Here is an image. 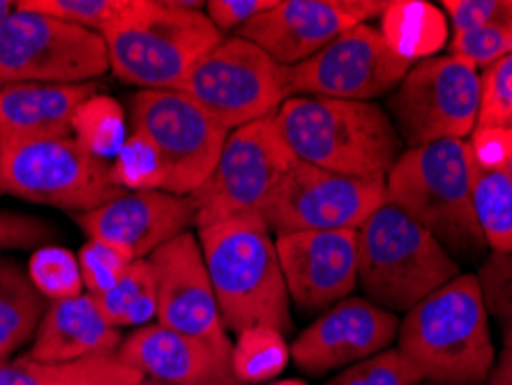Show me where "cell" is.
<instances>
[{"label": "cell", "instance_id": "6da1fadb", "mask_svg": "<svg viewBox=\"0 0 512 385\" xmlns=\"http://www.w3.org/2000/svg\"><path fill=\"white\" fill-rule=\"evenodd\" d=\"M395 349L423 383H487L499 353L478 277L459 275L409 309L399 323Z\"/></svg>", "mask_w": 512, "mask_h": 385}, {"label": "cell", "instance_id": "7a4b0ae2", "mask_svg": "<svg viewBox=\"0 0 512 385\" xmlns=\"http://www.w3.org/2000/svg\"><path fill=\"white\" fill-rule=\"evenodd\" d=\"M275 123L296 160L344 176L386 180L404 146L374 102L296 95L277 109Z\"/></svg>", "mask_w": 512, "mask_h": 385}, {"label": "cell", "instance_id": "3957f363", "mask_svg": "<svg viewBox=\"0 0 512 385\" xmlns=\"http://www.w3.org/2000/svg\"><path fill=\"white\" fill-rule=\"evenodd\" d=\"M224 326L238 335L252 326L291 332L286 291L275 238L259 217L203 226L197 233Z\"/></svg>", "mask_w": 512, "mask_h": 385}, {"label": "cell", "instance_id": "277c9868", "mask_svg": "<svg viewBox=\"0 0 512 385\" xmlns=\"http://www.w3.org/2000/svg\"><path fill=\"white\" fill-rule=\"evenodd\" d=\"M206 3L134 0L104 33L111 72L139 90H178L192 67L224 40L203 12Z\"/></svg>", "mask_w": 512, "mask_h": 385}, {"label": "cell", "instance_id": "5b68a950", "mask_svg": "<svg viewBox=\"0 0 512 385\" xmlns=\"http://www.w3.org/2000/svg\"><path fill=\"white\" fill-rule=\"evenodd\" d=\"M459 275L439 238L390 203L358 229V284L388 312L406 314Z\"/></svg>", "mask_w": 512, "mask_h": 385}, {"label": "cell", "instance_id": "8992f818", "mask_svg": "<svg viewBox=\"0 0 512 385\" xmlns=\"http://www.w3.org/2000/svg\"><path fill=\"white\" fill-rule=\"evenodd\" d=\"M386 203L432 231L448 252L487 247L473 210L466 141L446 139L402 150L386 176Z\"/></svg>", "mask_w": 512, "mask_h": 385}, {"label": "cell", "instance_id": "52a82bcc", "mask_svg": "<svg viewBox=\"0 0 512 385\" xmlns=\"http://www.w3.org/2000/svg\"><path fill=\"white\" fill-rule=\"evenodd\" d=\"M296 157L286 146L275 116L231 130L213 173L197 192L187 196L194 208V226L259 217Z\"/></svg>", "mask_w": 512, "mask_h": 385}, {"label": "cell", "instance_id": "ba28073f", "mask_svg": "<svg viewBox=\"0 0 512 385\" xmlns=\"http://www.w3.org/2000/svg\"><path fill=\"white\" fill-rule=\"evenodd\" d=\"M3 194L81 215L116 199L123 190L111 164L88 155L72 137L0 141Z\"/></svg>", "mask_w": 512, "mask_h": 385}, {"label": "cell", "instance_id": "9c48e42d", "mask_svg": "<svg viewBox=\"0 0 512 385\" xmlns=\"http://www.w3.org/2000/svg\"><path fill=\"white\" fill-rule=\"evenodd\" d=\"M109 70V47L100 33L30 10L21 0L0 26L3 83L79 86Z\"/></svg>", "mask_w": 512, "mask_h": 385}, {"label": "cell", "instance_id": "30bf717a", "mask_svg": "<svg viewBox=\"0 0 512 385\" xmlns=\"http://www.w3.org/2000/svg\"><path fill=\"white\" fill-rule=\"evenodd\" d=\"M483 81L464 58L439 54L420 60L390 93L388 109L406 148L434 141H466L476 132Z\"/></svg>", "mask_w": 512, "mask_h": 385}, {"label": "cell", "instance_id": "8fae6325", "mask_svg": "<svg viewBox=\"0 0 512 385\" xmlns=\"http://www.w3.org/2000/svg\"><path fill=\"white\" fill-rule=\"evenodd\" d=\"M130 130L146 137L164 164V192L190 196L220 160L229 130L180 90H137L130 97Z\"/></svg>", "mask_w": 512, "mask_h": 385}, {"label": "cell", "instance_id": "7c38bea8", "mask_svg": "<svg viewBox=\"0 0 512 385\" xmlns=\"http://www.w3.org/2000/svg\"><path fill=\"white\" fill-rule=\"evenodd\" d=\"M178 90L201 104L229 132L275 116L289 100L286 67L238 35L215 44Z\"/></svg>", "mask_w": 512, "mask_h": 385}, {"label": "cell", "instance_id": "4fadbf2b", "mask_svg": "<svg viewBox=\"0 0 512 385\" xmlns=\"http://www.w3.org/2000/svg\"><path fill=\"white\" fill-rule=\"evenodd\" d=\"M386 203V180L333 173L296 160L263 210L275 236L358 231Z\"/></svg>", "mask_w": 512, "mask_h": 385}, {"label": "cell", "instance_id": "5bb4252c", "mask_svg": "<svg viewBox=\"0 0 512 385\" xmlns=\"http://www.w3.org/2000/svg\"><path fill=\"white\" fill-rule=\"evenodd\" d=\"M411 67L413 63L390 49L379 28L358 24L305 63L286 67V90L289 97L372 102L393 93Z\"/></svg>", "mask_w": 512, "mask_h": 385}, {"label": "cell", "instance_id": "9a60e30c", "mask_svg": "<svg viewBox=\"0 0 512 385\" xmlns=\"http://www.w3.org/2000/svg\"><path fill=\"white\" fill-rule=\"evenodd\" d=\"M157 286L155 323L180 335L201 339L231 356L233 339L224 326L199 238L192 231L180 233L148 256Z\"/></svg>", "mask_w": 512, "mask_h": 385}, {"label": "cell", "instance_id": "2e32d148", "mask_svg": "<svg viewBox=\"0 0 512 385\" xmlns=\"http://www.w3.org/2000/svg\"><path fill=\"white\" fill-rule=\"evenodd\" d=\"M383 0H277L268 12L238 30L284 67L305 63L335 37L381 17Z\"/></svg>", "mask_w": 512, "mask_h": 385}, {"label": "cell", "instance_id": "e0dca14e", "mask_svg": "<svg viewBox=\"0 0 512 385\" xmlns=\"http://www.w3.org/2000/svg\"><path fill=\"white\" fill-rule=\"evenodd\" d=\"M291 303L326 312L358 286V231H298L275 236Z\"/></svg>", "mask_w": 512, "mask_h": 385}, {"label": "cell", "instance_id": "ac0fdd59", "mask_svg": "<svg viewBox=\"0 0 512 385\" xmlns=\"http://www.w3.org/2000/svg\"><path fill=\"white\" fill-rule=\"evenodd\" d=\"M399 321L370 298L349 296L326 309L291 344V360L307 374L346 369L390 349Z\"/></svg>", "mask_w": 512, "mask_h": 385}, {"label": "cell", "instance_id": "d6986e66", "mask_svg": "<svg viewBox=\"0 0 512 385\" xmlns=\"http://www.w3.org/2000/svg\"><path fill=\"white\" fill-rule=\"evenodd\" d=\"M74 222L88 238L141 261L194 226V208L187 196L164 190L123 192L90 213L74 215Z\"/></svg>", "mask_w": 512, "mask_h": 385}, {"label": "cell", "instance_id": "ffe728a7", "mask_svg": "<svg viewBox=\"0 0 512 385\" xmlns=\"http://www.w3.org/2000/svg\"><path fill=\"white\" fill-rule=\"evenodd\" d=\"M116 356L160 385H243L233 376L227 353L160 323L130 332Z\"/></svg>", "mask_w": 512, "mask_h": 385}, {"label": "cell", "instance_id": "44dd1931", "mask_svg": "<svg viewBox=\"0 0 512 385\" xmlns=\"http://www.w3.org/2000/svg\"><path fill=\"white\" fill-rule=\"evenodd\" d=\"M473 210L492 254H512V130L476 127L469 139Z\"/></svg>", "mask_w": 512, "mask_h": 385}, {"label": "cell", "instance_id": "7402d4cb", "mask_svg": "<svg viewBox=\"0 0 512 385\" xmlns=\"http://www.w3.org/2000/svg\"><path fill=\"white\" fill-rule=\"evenodd\" d=\"M123 339V332L104 319L95 298L84 293L79 298L49 303L24 358L37 362H77L116 356Z\"/></svg>", "mask_w": 512, "mask_h": 385}, {"label": "cell", "instance_id": "603a6c76", "mask_svg": "<svg viewBox=\"0 0 512 385\" xmlns=\"http://www.w3.org/2000/svg\"><path fill=\"white\" fill-rule=\"evenodd\" d=\"M95 83H5L0 90V141H37L72 137V118L90 97Z\"/></svg>", "mask_w": 512, "mask_h": 385}, {"label": "cell", "instance_id": "cb8c5ba5", "mask_svg": "<svg viewBox=\"0 0 512 385\" xmlns=\"http://www.w3.org/2000/svg\"><path fill=\"white\" fill-rule=\"evenodd\" d=\"M441 10L453 26L450 56L483 72L512 54V0H443Z\"/></svg>", "mask_w": 512, "mask_h": 385}, {"label": "cell", "instance_id": "d4e9b609", "mask_svg": "<svg viewBox=\"0 0 512 385\" xmlns=\"http://www.w3.org/2000/svg\"><path fill=\"white\" fill-rule=\"evenodd\" d=\"M376 28L381 30L390 49L413 65L439 56V51L450 42L446 12L423 0H390Z\"/></svg>", "mask_w": 512, "mask_h": 385}, {"label": "cell", "instance_id": "484cf974", "mask_svg": "<svg viewBox=\"0 0 512 385\" xmlns=\"http://www.w3.org/2000/svg\"><path fill=\"white\" fill-rule=\"evenodd\" d=\"M49 300L30 282L24 263L0 256V362L30 346Z\"/></svg>", "mask_w": 512, "mask_h": 385}, {"label": "cell", "instance_id": "4316f807", "mask_svg": "<svg viewBox=\"0 0 512 385\" xmlns=\"http://www.w3.org/2000/svg\"><path fill=\"white\" fill-rule=\"evenodd\" d=\"M143 381L139 369L118 356L77 362H37L28 358L0 362V385H132Z\"/></svg>", "mask_w": 512, "mask_h": 385}, {"label": "cell", "instance_id": "83f0119b", "mask_svg": "<svg viewBox=\"0 0 512 385\" xmlns=\"http://www.w3.org/2000/svg\"><path fill=\"white\" fill-rule=\"evenodd\" d=\"M130 137V118L111 95H93L72 118V139L88 155L111 164Z\"/></svg>", "mask_w": 512, "mask_h": 385}, {"label": "cell", "instance_id": "f1b7e54d", "mask_svg": "<svg viewBox=\"0 0 512 385\" xmlns=\"http://www.w3.org/2000/svg\"><path fill=\"white\" fill-rule=\"evenodd\" d=\"M114 328H143L157 316L155 273L148 259L134 261L127 273L102 296H93Z\"/></svg>", "mask_w": 512, "mask_h": 385}, {"label": "cell", "instance_id": "f546056e", "mask_svg": "<svg viewBox=\"0 0 512 385\" xmlns=\"http://www.w3.org/2000/svg\"><path fill=\"white\" fill-rule=\"evenodd\" d=\"M291 360L286 335L270 326H252L238 332L231 349V372L243 385L275 381Z\"/></svg>", "mask_w": 512, "mask_h": 385}, {"label": "cell", "instance_id": "4dcf8cb0", "mask_svg": "<svg viewBox=\"0 0 512 385\" xmlns=\"http://www.w3.org/2000/svg\"><path fill=\"white\" fill-rule=\"evenodd\" d=\"M28 277L35 289L49 303L84 296V277H81L79 256L72 249L60 245H47L35 249L28 259Z\"/></svg>", "mask_w": 512, "mask_h": 385}, {"label": "cell", "instance_id": "1f68e13d", "mask_svg": "<svg viewBox=\"0 0 512 385\" xmlns=\"http://www.w3.org/2000/svg\"><path fill=\"white\" fill-rule=\"evenodd\" d=\"M111 178L123 192L164 190L162 157L143 134L130 130L125 146L111 162Z\"/></svg>", "mask_w": 512, "mask_h": 385}, {"label": "cell", "instance_id": "d6a6232c", "mask_svg": "<svg viewBox=\"0 0 512 385\" xmlns=\"http://www.w3.org/2000/svg\"><path fill=\"white\" fill-rule=\"evenodd\" d=\"M30 10L104 35L134 7V0H21Z\"/></svg>", "mask_w": 512, "mask_h": 385}, {"label": "cell", "instance_id": "836d02e7", "mask_svg": "<svg viewBox=\"0 0 512 385\" xmlns=\"http://www.w3.org/2000/svg\"><path fill=\"white\" fill-rule=\"evenodd\" d=\"M476 277L487 314L501 330L503 349L512 351V254H489Z\"/></svg>", "mask_w": 512, "mask_h": 385}, {"label": "cell", "instance_id": "e575fe53", "mask_svg": "<svg viewBox=\"0 0 512 385\" xmlns=\"http://www.w3.org/2000/svg\"><path fill=\"white\" fill-rule=\"evenodd\" d=\"M423 383L416 369L409 365L397 349H386L372 358H365L356 365L342 369L326 385H413Z\"/></svg>", "mask_w": 512, "mask_h": 385}, {"label": "cell", "instance_id": "d590c367", "mask_svg": "<svg viewBox=\"0 0 512 385\" xmlns=\"http://www.w3.org/2000/svg\"><path fill=\"white\" fill-rule=\"evenodd\" d=\"M79 266L84 277V289L90 296H102L111 286L118 284V279L132 266V259L118 247L102 243V240L88 238L84 247L79 249Z\"/></svg>", "mask_w": 512, "mask_h": 385}, {"label": "cell", "instance_id": "8d00e7d4", "mask_svg": "<svg viewBox=\"0 0 512 385\" xmlns=\"http://www.w3.org/2000/svg\"><path fill=\"white\" fill-rule=\"evenodd\" d=\"M480 81H483V102H480L478 127L512 130V54L480 72Z\"/></svg>", "mask_w": 512, "mask_h": 385}, {"label": "cell", "instance_id": "74e56055", "mask_svg": "<svg viewBox=\"0 0 512 385\" xmlns=\"http://www.w3.org/2000/svg\"><path fill=\"white\" fill-rule=\"evenodd\" d=\"M63 233L56 224L37 215L0 210V252H26L56 245Z\"/></svg>", "mask_w": 512, "mask_h": 385}, {"label": "cell", "instance_id": "f35d334b", "mask_svg": "<svg viewBox=\"0 0 512 385\" xmlns=\"http://www.w3.org/2000/svg\"><path fill=\"white\" fill-rule=\"evenodd\" d=\"M275 3L277 0H210L206 3V17L222 35L238 33Z\"/></svg>", "mask_w": 512, "mask_h": 385}, {"label": "cell", "instance_id": "ab89813d", "mask_svg": "<svg viewBox=\"0 0 512 385\" xmlns=\"http://www.w3.org/2000/svg\"><path fill=\"white\" fill-rule=\"evenodd\" d=\"M487 385H512V351L503 349L489 372Z\"/></svg>", "mask_w": 512, "mask_h": 385}, {"label": "cell", "instance_id": "60d3db41", "mask_svg": "<svg viewBox=\"0 0 512 385\" xmlns=\"http://www.w3.org/2000/svg\"><path fill=\"white\" fill-rule=\"evenodd\" d=\"M17 10V3L14 0H0V26L10 19V14Z\"/></svg>", "mask_w": 512, "mask_h": 385}, {"label": "cell", "instance_id": "b9f144b4", "mask_svg": "<svg viewBox=\"0 0 512 385\" xmlns=\"http://www.w3.org/2000/svg\"><path fill=\"white\" fill-rule=\"evenodd\" d=\"M270 385H305V383L298 379H282V381H273Z\"/></svg>", "mask_w": 512, "mask_h": 385}, {"label": "cell", "instance_id": "7bdbcfd3", "mask_svg": "<svg viewBox=\"0 0 512 385\" xmlns=\"http://www.w3.org/2000/svg\"><path fill=\"white\" fill-rule=\"evenodd\" d=\"M132 385H160V383H155V381H150V379H143V381L132 383Z\"/></svg>", "mask_w": 512, "mask_h": 385}, {"label": "cell", "instance_id": "ee69618b", "mask_svg": "<svg viewBox=\"0 0 512 385\" xmlns=\"http://www.w3.org/2000/svg\"><path fill=\"white\" fill-rule=\"evenodd\" d=\"M508 169H510V178H512V153H510V162H508Z\"/></svg>", "mask_w": 512, "mask_h": 385}, {"label": "cell", "instance_id": "f6af8a7d", "mask_svg": "<svg viewBox=\"0 0 512 385\" xmlns=\"http://www.w3.org/2000/svg\"><path fill=\"white\" fill-rule=\"evenodd\" d=\"M413 385H436V383H413Z\"/></svg>", "mask_w": 512, "mask_h": 385}, {"label": "cell", "instance_id": "bcb514c9", "mask_svg": "<svg viewBox=\"0 0 512 385\" xmlns=\"http://www.w3.org/2000/svg\"><path fill=\"white\" fill-rule=\"evenodd\" d=\"M3 86H5V83H3V79H0V90H3Z\"/></svg>", "mask_w": 512, "mask_h": 385}, {"label": "cell", "instance_id": "7dc6e473", "mask_svg": "<svg viewBox=\"0 0 512 385\" xmlns=\"http://www.w3.org/2000/svg\"><path fill=\"white\" fill-rule=\"evenodd\" d=\"M0 196H3V185H0Z\"/></svg>", "mask_w": 512, "mask_h": 385}]
</instances>
